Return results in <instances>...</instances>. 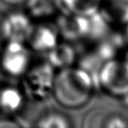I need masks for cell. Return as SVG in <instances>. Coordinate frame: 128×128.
Returning a JSON list of instances; mask_svg holds the SVG:
<instances>
[{"label": "cell", "mask_w": 128, "mask_h": 128, "mask_svg": "<svg viewBox=\"0 0 128 128\" xmlns=\"http://www.w3.org/2000/svg\"><path fill=\"white\" fill-rule=\"evenodd\" d=\"M124 59H126V60L128 62V51L126 52V54H125V56H124Z\"/></svg>", "instance_id": "7402d4cb"}, {"label": "cell", "mask_w": 128, "mask_h": 128, "mask_svg": "<svg viewBox=\"0 0 128 128\" xmlns=\"http://www.w3.org/2000/svg\"><path fill=\"white\" fill-rule=\"evenodd\" d=\"M60 41L55 25L49 21H39L33 24L26 39V46L32 52L46 55Z\"/></svg>", "instance_id": "5b68a950"}, {"label": "cell", "mask_w": 128, "mask_h": 128, "mask_svg": "<svg viewBox=\"0 0 128 128\" xmlns=\"http://www.w3.org/2000/svg\"><path fill=\"white\" fill-rule=\"evenodd\" d=\"M46 55V61L56 71L73 67L78 60V55L72 43L66 41H59L57 46Z\"/></svg>", "instance_id": "8fae6325"}, {"label": "cell", "mask_w": 128, "mask_h": 128, "mask_svg": "<svg viewBox=\"0 0 128 128\" xmlns=\"http://www.w3.org/2000/svg\"><path fill=\"white\" fill-rule=\"evenodd\" d=\"M126 47L124 33L112 30L106 37L95 43L94 53L103 62L118 58V55Z\"/></svg>", "instance_id": "9c48e42d"}, {"label": "cell", "mask_w": 128, "mask_h": 128, "mask_svg": "<svg viewBox=\"0 0 128 128\" xmlns=\"http://www.w3.org/2000/svg\"><path fill=\"white\" fill-rule=\"evenodd\" d=\"M32 128H72L70 118L58 111H48L40 114Z\"/></svg>", "instance_id": "9a60e30c"}, {"label": "cell", "mask_w": 128, "mask_h": 128, "mask_svg": "<svg viewBox=\"0 0 128 128\" xmlns=\"http://www.w3.org/2000/svg\"><path fill=\"white\" fill-rule=\"evenodd\" d=\"M0 128H24L12 118H0Z\"/></svg>", "instance_id": "ac0fdd59"}, {"label": "cell", "mask_w": 128, "mask_h": 128, "mask_svg": "<svg viewBox=\"0 0 128 128\" xmlns=\"http://www.w3.org/2000/svg\"><path fill=\"white\" fill-rule=\"evenodd\" d=\"M32 63V51L26 43L4 42L0 51V70L5 75L21 78Z\"/></svg>", "instance_id": "277c9868"}, {"label": "cell", "mask_w": 128, "mask_h": 128, "mask_svg": "<svg viewBox=\"0 0 128 128\" xmlns=\"http://www.w3.org/2000/svg\"><path fill=\"white\" fill-rule=\"evenodd\" d=\"M97 91L92 77L78 67L57 70L52 96L61 106L78 109L84 106Z\"/></svg>", "instance_id": "6da1fadb"}, {"label": "cell", "mask_w": 128, "mask_h": 128, "mask_svg": "<svg viewBox=\"0 0 128 128\" xmlns=\"http://www.w3.org/2000/svg\"><path fill=\"white\" fill-rule=\"evenodd\" d=\"M54 23L60 39L69 43L86 40L88 31V17L61 12Z\"/></svg>", "instance_id": "8992f818"}, {"label": "cell", "mask_w": 128, "mask_h": 128, "mask_svg": "<svg viewBox=\"0 0 128 128\" xmlns=\"http://www.w3.org/2000/svg\"><path fill=\"white\" fill-rule=\"evenodd\" d=\"M26 99L20 86H0V118H12L18 114L24 105Z\"/></svg>", "instance_id": "ba28073f"}, {"label": "cell", "mask_w": 128, "mask_h": 128, "mask_svg": "<svg viewBox=\"0 0 128 128\" xmlns=\"http://www.w3.org/2000/svg\"><path fill=\"white\" fill-rule=\"evenodd\" d=\"M102 3L103 0H61L62 12L86 17L98 12Z\"/></svg>", "instance_id": "5bb4252c"}, {"label": "cell", "mask_w": 128, "mask_h": 128, "mask_svg": "<svg viewBox=\"0 0 128 128\" xmlns=\"http://www.w3.org/2000/svg\"><path fill=\"white\" fill-rule=\"evenodd\" d=\"M112 29V25L101 10L88 16V31L86 39L96 43L106 37Z\"/></svg>", "instance_id": "7c38bea8"}, {"label": "cell", "mask_w": 128, "mask_h": 128, "mask_svg": "<svg viewBox=\"0 0 128 128\" xmlns=\"http://www.w3.org/2000/svg\"><path fill=\"white\" fill-rule=\"evenodd\" d=\"M33 24V20L24 12L14 11L4 14L3 24L4 41L26 43Z\"/></svg>", "instance_id": "52a82bcc"}, {"label": "cell", "mask_w": 128, "mask_h": 128, "mask_svg": "<svg viewBox=\"0 0 128 128\" xmlns=\"http://www.w3.org/2000/svg\"><path fill=\"white\" fill-rule=\"evenodd\" d=\"M26 13L33 21H49L62 12L61 0H27Z\"/></svg>", "instance_id": "30bf717a"}, {"label": "cell", "mask_w": 128, "mask_h": 128, "mask_svg": "<svg viewBox=\"0 0 128 128\" xmlns=\"http://www.w3.org/2000/svg\"><path fill=\"white\" fill-rule=\"evenodd\" d=\"M0 1L9 6H20L24 5L27 0H0Z\"/></svg>", "instance_id": "d6986e66"}, {"label": "cell", "mask_w": 128, "mask_h": 128, "mask_svg": "<svg viewBox=\"0 0 128 128\" xmlns=\"http://www.w3.org/2000/svg\"><path fill=\"white\" fill-rule=\"evenodd\" d=\"M113 111L107 108H93L86 112L83 118L82 128H108Z\"/></svg>", "instance_id": "e0dca14e"}, {"label": "cell", "mask_w": 128, "mask_h": 128, "mask_svg": "<svg viewBox=\"0 0 128 128\" xmlns=\"http://www.w3.org/2000/svg\"><path fill=\"white\" fill-rule=\"evenodd\" d=\"M100 10L113 24H128V0H103Z\"/></svg>", "instance_id": "4fadbf2b"}, {"label": "cell", "mask_w": 128, "mask_h": 128, "mask_svg": "<svg viewBox=\"0 0 128 128\" xmlns=\"http://www.w3.org/2000/svg\"><path fill=\"white\" fill-rule=\"evenodd\" d=\"M124 33V37H125V40H126V47L128 48V24L126 26V29Z\"/></svg>", "instance_id": "44dd1931"}, {"label": "cell", "mask_w": 128, "mask_h": 128, "mask_svg": "<svg viewBox=\"0 0 128 128\" xmlns=\"http://www.w3.org/2000/svg\"><path fill=\"white\" fill-rule=\"evenodd\" d=\"M56 70L46 62L32 63L21 77L20 88L26 98L36 103L47 100L52 94Z\"/></svg>", "instance_id": "7a4b0ae2"}, {"label": "cell", "mask_w": 128, "mask_h": 128, "mask_svg": "<svg viewBox=\"0 0 128 128\" xmlns=\"http://www.w3.org/2000/svg\"><path fill=\"white\" fill-rule=\"evenodd\" d=\"M104 62L94 53V51L88 52L78 58L76 62L77 67L86 71L92 77L97 91H98V75Z\"/></svg>", "instance_id": "2e32d148"}, {"label": "cell", "mask_w": 128, "mask_h": 128, "mask_svg": "<svg viewBox=\"0 0 128 128\" xmlns=\"http://www.w3.org/2000/svg\"><path fill=\"white\" fill-rule=\"evenodd\" d=\"M4 13L0 12V44L4 42V33H3V24H4Z\"/></svg>", "instance_id": "ffe728a7"}, {"label": "cell", "mask_w": 128, "mask_h": 128, "mask_svg": "<svg viewBox=\"0 0 128 128\" xmlns=\"http://www.w3.org/2000/svg\"><path fill=\"white\" fill-rule=\"evenodd\" d=\"M98 90L123 98L128 93V62L115 58L103 63L98 75Z\"/></svg>", "instance_id": "3957f363"}]
</instances>
